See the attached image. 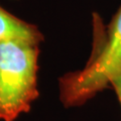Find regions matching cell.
Returning a JSON list of instances; mask_svg holds the SVG:
<instances>
[{
    "mask_svg": "<svg viewBox=\"0 0 121 121\" xmlns=\"http://www.w3.org/2000/svg\"><path fill=\"white\" fill-rule=\"evenodd\" d=\"M92 54L84 69L60 79V99L65 107L85 104L108 88L121 71V6L106 27L94 16Z\"/></svg>",
    "mask_w": 121,
    "mask_h": 121,
    "instance_id": "obj_1",
    "label": "cell"
},
{
    "mask_svg": "<svg viewBox=\"0 0 121 121\" xmlns=\"http://www.w3.org/2000/svg\"><path fill=\"white\" fill-rule=\"evenodd\" d=\"M39 44L0 41V120L14 121L39 98Z\"/></svg>",
    "mask_w": 121,
    "mask_h": 121,
    "instance_id": "obj_2",
    "label": "cell"
},
{
    "mask_svg": "<svg viewBox=\"0 0 121 121\" xmlns=\"http://www.w3.org/2000/svg\"><path fill=\"white\" fill-rule=\"evenodd\" d=\"M19 40L39 44L43 35L33 24L27 23L0 6V41Z\"/></svg>",
    "mask_w": 121,
    "mask_h": 121,
    "instance_id": "obj_3",
    "label": "cell"
},
{
    "mask_svg": "<svg viewBox=\"0 0 121 121\" xmlns=\"http://www.w3.org/2000/svg\"><path fill=\"white\" fill-rule=\"evenodd\" d=\"M110 86L114 89L117 98H118V101L121 105V71L111 80Z\"/></svg>",
    "mask_w": 121,
    "mask_h": 121,
    "instance_id": "obj_4",
    "label": "cell"
}]
</instances>
